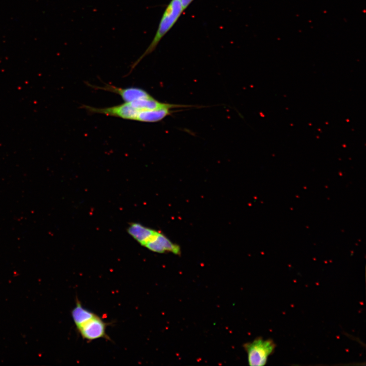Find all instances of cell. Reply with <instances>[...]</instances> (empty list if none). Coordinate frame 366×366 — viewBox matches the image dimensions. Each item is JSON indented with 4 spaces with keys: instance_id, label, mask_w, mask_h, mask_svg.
<instances>
[{
    "instance_id": "cell-2",
    "label": "cell",
    "mask_w": 366,
    "mask_h": 366,
    "mask_svg": "<svg viewBox=\"0 0 366 366\" xmlns=\"http://www.w3.org/2000/svg\"><path fill=\"white\" fill-rule=\"evenodd\" d=\"M276 347L273 340L270 339L264 340L261 337L245 344L243 347L248 354L249 364L251 366L265 365Z\"/></svg>"
},
{
    "instance_id": "cell-8",
    "label": "cell",
    "mask_w": 366,
    "mask_h": 366,
    "mask_svg": "<svg viewBox=\"0 0 366 366\" xmlns=\"http://www.w3.org/2000/svg\"><path fill=\"white\" fill-rule=\"evenodd\" d=\"M193 1L194 0H179L184 10L187 8Z\"/></svg>"
},
{
    "instance_id": "cell-1",
    "label": "cell",
    "mask_w": 366,
    "mask_h": 366,
    "mask_svg": "<svg viewBox=\"0 0 366 366\" xmlns=\"http://www.w3.org/2000/svg\"><path fill=\"white\" fill-rule=\"evenodd\" d=\"M184 10L179 0L170 1L162 15L158 27L151 43L143 54L132 65L130 72L145 56L150 54L155 50L161 39L176 22Z\"/></svg>"
},
{
    "instance_id": "cell-6",
    "label": "cell",
    "mask_w": 366,
    "mask_h": 366,
    "mask_svg": "<svg viewBox=\"0 0 366 366\" xmlns=\"http://www.w3.org/2000/svg\"><path fill=\"white\" fill-rule=\"evenodd\" d=\"M127 231L135 240L143 246L155 230L140 223H133L128 227Z\"/></svg>"
},
{
    "instance_id": "cell-3",
    "label": "cell",
    "mask_w": 366,
    "mask_h": 366,
    "mask_svg": "<svg viewBox=\"0 0 366 366\" xmlns=\"http://www.w3.org/2000/svg\"><path fill=\"white\" fill-rule=\"evenodd\" d=\"M87 85L95 89L104 90L119 95L124 101L127 103L139 99H149L152 97L145 90L137 87L124 88L108 84H105L103 86L93 85L89 83Z\"/></svg>"
},
{
    "instance_id": "cell-4",
    "label": "cell",
    "mask_w": 366,
    "mask_h": 366,
    "mask_svg": "<svg viewBox=\"0 0 366 366\" xmlns=\"http://www.w3.org/2000/svg\"><path fill=\"white\" fill-rule=\"evenodd\" d=\"M143 246L152 252L159 253L166 252L176 255L180 253L178 245L173 243L163 234L156 230Z\"/></svg>"
},
{
    "instance_id": "cell-5",
    "label": "cell",
    "mask_w": 366,
    "mask_h": 366,
    "mask_svg": "<svg viewBox=\"0 0 366 366\" xmlns=\"http://www.w3.org/2000/svg\"><path fill=\"white\" fill-rule=\"evenodd\" d=\"M106 323L96 315L94 317L77 328L84 339L92 341L102 338H107Z\"/></svg>"
},
{
    "instance_id": "cell-7",
    "label": "cell",
    "mask_w": 366,
    "mask_h": 366,
    "mask_svg": "<svg viewBox=\"0 0 366 366\" xmlns=\"http://www.w3.org/2000/svg\"><path fill=\"white\" fill-rule=\"evenodd\" d=\"M71 314L77 328L80 327L96 315L94 313L84 308L78 299L76 300L75 307L72 311Z\"/></svg>"
}]
</instances>
